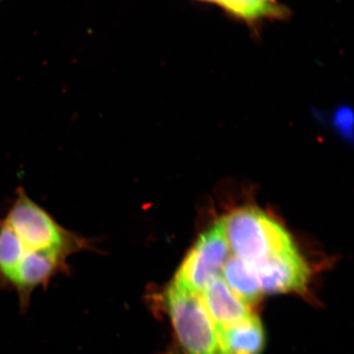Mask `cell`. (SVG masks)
Here are the masks:
<instances>
[{
  "mask_svg": "<svg viewBox=\"0 0 354 354\" xmlns=\"http://www.w3.org/2000/svg\"><path fill=\"white\" fill-rule=\"evenodd\" d=\"M86 251H97L95 239L62 227L18 188L0 218V291L13 292L25 311L36 291L69 272L72 256Z\"/></svg>",
  "mask_w": 354,
  "mask_h": 354,
  "instance_id": "cell-1",
  "label": "cell"
},
{
  "mask_svg": "<svg viewBox=\"0 0 354 354\" xmlns=\"http://www.w3.org/2000/svg\"><path fill=\"white\" fill-rule=\"evenodd\" d=\"M218 221L230 253L250 267L297 249L288 230L260 209H237Z\"/></svg>",
  "mask_w": 354,
  "mask_h": 354,
  "instance_id": "cell-2",
  "label": "cell"
},
{
  "mask_svg": "<svg viewBox=\"0 0 354 354\" xmlns=\"http://www.w3.org/2000/svg\"><path fill=\"white\" fill-rule=\"evenodd\" d=\"M162 302L184 354H221L218 330L199 293L172 281Z\"/></svg>",
  "mask_w": 354,
  "mask_h": 354,
  "instance_id": "cell-3",
  "label": "cell"
},
{
  "mask_svg": "<svg viewBox=\"0 0 354 354\" xmlns=\"http://www.w3.org/2000/svg\"><path fill=\"white\" fill-rule=\"evenodd\" d=\"M230 254L225 232L218 221L191 248L174 281L200 295L212 279L220 276Z\"/></svg>",
  "mask_w": 354,
  "mask_h": 354,
  "instance_id": "cell-4",
  "label": "cell"
},
{
  "mask_svg": "<svg viewBox=\"0 0 354 354\" xmlns=\"http://www.w3.org/2000/svg\"><path fill=\"white\" fill-rule=\"evenodd\" d=\"M253 269L263 293L302 292L308 283L309 269L297 248L270 258Z\"/></svg>",
  "mask_w": 354,
  "mask_h": 354,
  "instance_id": "cell-5",
  "label": "cell"
},
{
  "mask_svg": "<svg viewBox=\"0 0 354 354\" xmlns=\"http://www.w3.org/2000/svg\"><path fill=\"white\" fill-rule=\"evenodd\" d=\"M200 295L216 330L230 327L252 316L248 305L232 292L221 274L212 279Z\"/></svg>",
  "mask_w": 354,
  "mask_h": 354,
  "instance_id": "cell-6",
  "label": "cell"
},
{
  "mask_svg": "<svg viewBox=\"0 0 354 354\" xmlns=\"http://www.w3.org/2000/svg\"><path fill=\"white\" fill-rule=\"evenodd\" d=\"M218 330L221 354H261L266 346L262 324L255 316Z\"/></svg>",
  "mask_w": 354,
  "mask_h": 354,
  "instance_id": "cell-7",
  "label": "cell"
},
{
  "mask_svg": "<svg viewBox=\"0 0 354 354\" xmlns=\"http://www.w3.org/2000/svg\"><path fill=\"white\" fill-rule=\"evenodd\" d=\"M228 288L248 306L260 299L263 291L252 267L230 254L221 272Z\"/></svg>",
  "mask_w": 354,
  "mask_h": 354,
  "instance_id": "cell-8",
  "label": "cell"
},
{
  "mask_svg": "<svg viewBox=\"0 0 354 354\" xmlns=\"http://www.w3.org/2000/svg\"><path fill=\"white\" fill-rule=\"evenodd\" d=\"M227 12L244 20H258L278 13L277 0H218Z\"/></svg>",
  "mask_w": 354,
  "mask_h": 354,
  "instance_id": "cell-9",
  "label": "cell"
},
{
  "mask_svg": "<svg viewBox=\"0 0 354 354\" xmlns=\"http://www.w3.org/2000/svg\"><path fill=\"white\" fill-rule=\"evenodd\" d=\"M205 1H213V2H216V1H218V0H205Z\"/></svg>",
  "mask_w": 354,
  "mask_h": 354,
  "instance_id": "cell-10",
  "label": "cell"
}]
</instances>
